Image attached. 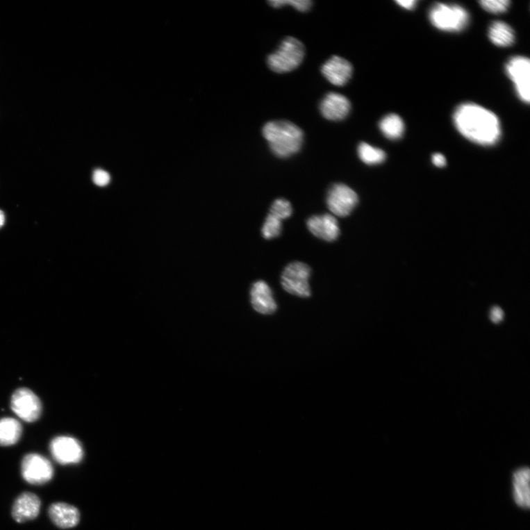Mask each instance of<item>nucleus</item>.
Returning <instances> with one entry per match:
<instances>
[{"label":"nucleus","mask_w":530,"mask_h":530,"mask_svg":"<svg viewBox=\"0 0 530 530\" xmlns=\"http://www.w3.org/2000/svg\"><path fill=\"white\" fill-rule=\"evenodd\" d=\"M304 56L302 42L290 36L281 42L276 51L268 56L267 65L276 73L290 72L301 65Z\"/></svg>","instance_id":"4"},{"label":"nucleus","mask_w":530,"mask_h":530,"mask_svg":"<svg viewBox=\"0 0 530 530\" xmlns=\"http://www.w3.org/2000/svg\"><path fill=\"white\" fill-rule=\"evenodd\" d=\"M263 133L271 151L281 158L299 152L304 142L302 130L289 121L269 122L264 126Z\"/></svg>","instance_id":"2"},{"label":"nucleus","mask_w":530,"mask_h":530,"mask_svg":"<svg viewBox=\"0 0 530 530\" xmlns=\"http://www.w3.org/2000/svg\"><path fill=\"white\" fill-rule=\"evenodd\" d=\"M50 450L54 460L61 465L78 463L83 457L80 442L72 437L59 436L54 438L51 442Z\"/></svg>","instance_id":"10"},{"label":"nucleus","mask_w":530,"mask_h":530,"mask_svg":"<svg viewBox=\"0 0 530 530\" xmlns=\"http://www.w3.org/2000/svg\"><path fill=\"white\" fill-rule=\"evenodd\" d=\"M292 208L290 203L285 199L276 200L270 208V215H274L278 219L282 220L291 216Z\"/></svg>","instance_id":"24"},{"label":"nucleus","mask_w":530,"mask_h":530,"mask_svg":"<svg viewBox=\"0 0 530 530\" xmlns=\"http://www.w3.org/2000/svg\"><path fill=\"white\" fill-rule=\"evenodd\" d=\"M311 269L306 264L295 262L288 265L281 276L283 289L291 295L301 298H308L311 295L309 279Z\"/></svg>","instance_id":"5"},{"label":"nucleus","mask_w":530,"mask_h":530,"mask_svg":"<svg viewBox=\"0 0 530 530\" xmlns=\"http://www.w3.org/2000/svg\"><path fill=\"white\" fill-rule=\"evenodd\" d=\"M379 129L388 139L397 140L404 135V122L399 115L390 114L381 119Z\"/></svg>","instance_id":"20"},{"label":"nucleus","mask_w":530,"mask_h":530,"mask_svg":"<svg viewBox=\"0 0 530 530\" xmlns=\"http://www.w3.org/2000/svg\"><path fill=\"white\" fill-rule=\"evenodd\" d=\"M324 76L333 85H346L352 76L353 67L347 60L337 56H332L322 66Z\"/></svg>","instance_id":"13"},{"label":"nucleus","mask_w":530,"mask_h":530,"mask_svg":"<svg viewBox=\"0 0 530 530\" xmlns=\"http://www.w3.org/2000/svg\"><path fill=\"white\" fill-rule=\"evenodd\" d=\"M351 108V103L346 96L335 92L327 94L320 105V113L331 121L346 119Z\"/></svg>","instance_id":"12"},{"label":"nucleus","mask_w":530,"mask_h":530,"mask_svg":"<svg viewBox=\"0 0 530 530\" xmlns=\"http://www.w3.org/2000/svg\"><path fill=\"white\" fill-rule=\"evenodd\" d=\"M21 473L27 483L34 486L46 484L53 479L54 468L50 461L39 454H28L22 461Z\"/></svg>","instance_id":"6"},{"label":"nucleus","mask_w":530,"mask_h":530,"mask_svg":"<svg viewBox=\"0 0 530 530\" xmlns=\"http://www.w3.org/2000/svg\"><path fill=\"white\" fill-rule=\"evenodd\" d=\"M268 3L275 8L290 6L301 12L309 10L313 6L310 0H274V1H269Z\"/></svg>","instance_id":"25"},{"label":"nucleus","mask_w":530,"mask_h":530,"mask_svg":"<svg viewBox=\"0 0 530 530\" xmlns=\"http://www.w3.org/2000/svg\"><path fill=\"white\" fill-rule=\"evenodd\" d=\"M397 3L406 10H411L416 7L417 2L415 0H406V1L401 0V1H397Z\"/></svg>","instance_id":"29"},{"label":"nucleus","mask_w":530,"mask_h":530,"mask_svg":"<svg viewBox=\"0 0 530 530\" xmlns=\"http://www.w3.org/2000/svg\"><path fill=\"white\" fill-rule=\"evenodd\" d=\"M6 223V216L2 210H0V229H1Z\"/></svg>","instance_id":"30"},{"label":"nucleus","mask_w":530,"mask_h":530,"mask_svg":"<svg viewBox=\"0 0 530 530\" xmlns=\"http://www.w3.org/2000/svg\"><path fill=\"white\" fill-rule=\"evenodd\" d=\"M48 515L53 523L60 529L75 527L81 519L78 508L64 502L52 504L49 508Z\"/></svg>","instance_id":"16"},{"label":"nucleus","mask_w":530,"mask_h":530,"mask_svg":"<svg viewBox=\"0 0 530 530\" xmlns=\"http://www.w3.org/2000/svg\"><path fill=\"white\" fill-rule=\"evenodd\" d=\"M281 220L269 214L263 228V235L267 239H273L280 235L281 232Z\"/></svg>","instance_id":"22"},{"label":"nucleus","mask_w":530,"mask_h":530,"mask_svg":"<svg viewBox=\"0 0 530 530\" xmlns=\"http://www.w3.org/2000/svg\"><path fill=\"white\" fill-rule=\"evenodd\" d=\"M504 317V313L501 308L495 306L492 308L490 312V319L492 322L499 324Z\"/></svg>","instance_id":"27"},{"label":"nucleus","mask_w":530,"mask_h":530,"mask_svg":"<svg viewBox=\"0 0 530 530\" xmlns=\"http://www.w3.org/2000/svg\"><path fill=\"white\" fill-rule=\"evenodd\" d=\"M529 467H522L513 474V497L520 507L529 508L530 505Z\"/></svg>","instance_id":"17"},{"label":"nucleus","mask_w":530,"mask_h":530,"mask_svg":"<svg viewBox=\"0 0 530 530\" xmlns=\"http://www.w3.org/2000/svg\"><path fill=\"white\" fill-rule=\"evenodd\" d=\"M307 227L314 235L327 242H333L340 235L338 220L331 215H315L307 220Z\"/></svg>","instance_id":"14"},{"label":"nucleus","mask_w":530,"mask_h":530,"mask_svg":"<svg viewBox=\"0 0 530 530\" xmlns=\"http://www.w3.org/2000/svg\"><path fill=\"white\" fill-rule=\"evenodd\" d=\"M431 161L435 166L438 167H443L447 165V159L445 156L440 154H435L431 157Z\"/></svg>","instance_id":"28"},{"label":"nucleus","mask_w":530,"mask_h":530,"mask_svg":"<svg viewBox=\"0 0 530 530\" xmlns=\"http://www.w3.org/2000/svg\"><path fill=\"white\" fill-rule=\"evenodd\" d=\"M110 175L103 169H96L93 174L94 183L99 187H105L110 182Z\"/></svg>","instance_id":"26"},{"label":"nucleus","mask_w":530,"mask_h":530,"mask_svg":"<svg viewBox=\"0 0 530 530\" xmlns=\"http://www.w3.org/2000/svg\"><path fill=\"white\" fill-rule=\"evenodd\" d=\"M357 151L361 161L367 165H380L386 159V154L383 151L366 142L361 143Z\"/></svg>","instance_id":"21"},{"label":"nucleus","mask_w":530,"mask_h":530,"mask_svg":"<svg viewBox=\"0 0 530 530\" xmlns=\"http://www.w3.org/2000/svg\"><path fill=\"white\" fill-rule=\"evenodd\" d=\"M488 37L490 42L499 47L511 46L515 40L513 29L502 21L492 22L489 28Z\"/></svg>","instance_id":"18"},{"label":"nucleus","mask_w":530,"mask_h":530,"mask_svg":"<svg viewBox=\"0 0 530 530\" xmlns=\"http://www.w3.org/2000/svg\"><path fill=\"white\" fill-rule=\"evenodd\" d=\"M479 3L489 13L499 15L506 12L511 3L509 0H483Z\"/></svg>","instance_id":"23"},{"label":"nucleus","mask_w":530,"mask_h":530,"mask_svg":"<svg viewBox=\"0 0 530 530\" xmlns=\"http://www.w3.org/2000/svg\"><path fill=\"white\" fill-rule=\"evenodd\" d=\"M505 71L514 84L517 97L524 103L530 101V60L528 58L517 56L511 58Z\"/></svg>","instance_id":"7"},{"label":"nucleus","mask_w":530,"mask_h":530,"mask_svg":"<svg viewBox=\"0 0 530 530\" xmlns=\"http://www.w3.org/2000/svg\"><path fill=\"white\" fill-rule=\"evenodd\" d=\"M22 434V427L17 419L4 417L0 419V447L16 445Z\"/></svg>","instance_id":"19"},{"label":"nucleus","mask_w":530,"mask_h":530,"mask_svg":"<svg viewBox=\"0 0 530 530\" xmlns=\"http://www.w3.org/2000/svg\"><path fill=\"white\" fill-rule=\"evenodd\" d=\"M358 201L357 194L343 183L333 185L327 194L328 208L333 214L338 217L349 216Z\"/></svg>","instance_id":"8"},{"label":"nucleus","mask_w":530,"mask_h":530,"mask_svg":"<svg viewBox=\"0 0 530 530\" xmlns=\"http://www.w3.org/2000/svg\"><path fill=\"white\" fill-rule=\"evenodd\" d=\"M429 18L435 28L449 33L465 30L470 22V15L463 6L442 3L431 7Z\"/></svg>","instance_id":"3"},{"label":"nucleus","mask_w":530,"mask_h":530,"mask_svg":"<svg viewBox=\"0 0 530 530\" xmlns=\"http://www.w3.org/2000/svg\"><path fill=\"white\" fill-rule=\"evenodd\" d=\"M251 300L254 309L263 315H271L277 310L272 290L263 281L255 282L251 290Z\"/></svg>","instance_id":"15"},{"label":"nucleus","mask_w":530,"mask_h":530,"mask_svg":"<svg viewBox=\"0 0 530 530\" xmlns=\"http://www.w3.org/2000/svg\"><path fill=\"white\" fill-rule=\"evenodd\" d=\"M10 404L12 411L26 422L38 420L42 413L40 399L28 388L17 390L12 396Z\"/></svg>","instance_id":"9"},{"label":"nucleus","mask_w":530,"mask_h":530,"mask_svg":"<svg viewBox=\"0 0 530 530\" xmlns=\"http://www.w3.org/2000/svg\"><path fill=\"white\" fill-rule=\"evenodd\" d=\"M42 502L40 497L33 492H26L15 500L12 516L17 523L34 520L40 513Z\"/></svg>","instance_id":"11"},{"label":"nucleus","mask_w":530,"mask_h":530,"mask_svg":"<svg viewBox=\"0 0 530 530\" xmlns=\"http://www.w3.org/2000/svg\"><path fill=\"white\" fill-rule=\"evenodd\" d=\"M454 126L463 137L482 146L496 144L502 137L501 122L491 110L473 103H465L455 109Z\"/></svg>","instance_id":"1"}]
</instances>
